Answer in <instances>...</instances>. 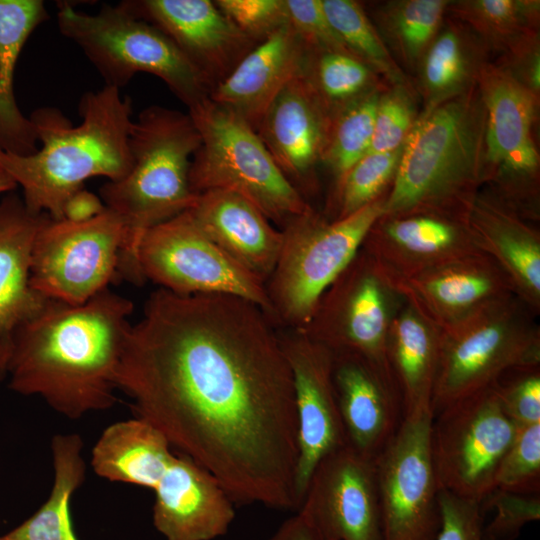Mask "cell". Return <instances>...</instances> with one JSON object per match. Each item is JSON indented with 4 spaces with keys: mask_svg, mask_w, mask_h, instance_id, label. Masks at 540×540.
Here are the masks:
<instances>
[{
    "mask_svg": "<svg viewBox=\"0 0 540 540\" xmlns=\"http://www.w3.org/2000/svg\"><path fill=\"white\" fill-rule=\"evenodd\" d=\"M494 386L505 413L518 427L540 423L539 367L508 371Z\"/></svg>",
    "mask_w": 540,
    "mask_h": 540,
    "instance_id": "b9f144b4",
    "label": "cell"
},
{
    "mask_svg": "<svg viewBox=\"0 0 540 540\" xmlns=\"http://www.w3.org/2000/svg\"><path fill=\"white\" fill-rule=\"evenodd\" d=\"M439 352L440 330L402 299L389 331L388 358L404 416L431 410Z\"/></svg>",
    "mask_w": 540,
    "mask_h": 540,
    "instance_id": "f546056e",
    "label": "cell"
},
{
    "mask_svg": "<svg viewBox=\"0 0 540 540\" xmlns=\"http://www.w3.org/2000/svg\"><path fill=\"white\" fill-rule=\"evenodd\" d=\"M48 216L30 212L16 194L0 200V381L7 379L17 330L49 300L30 283L33 242Z\"/></svg>",
    "mask_w": 540,
    "mask_h": 540,
    "instance_id": "d4e9b609",
    "label": "cell"
},
{
    "mask_svg": "<svg viewBox=\"0 0 540 540\" xmlns=\"http://www.w3.org/2000/svg\"><path fill=\"white\" fill-rule=\"evenodd\" d=\"M79 113L82 121L73 126L58 109L39 108L29 118L41 147L28 156L0 149V167L22 188L34 214L61 220L65 201L88 179L117 181L131 169V99L104 85L83 95Z\"/></svg>",
    "mask_w": 540,
    "mask_h": 540,
    "instance_id": "3957f363",
    "label": "cell"
},
{
    "mask_svg": "<svg viewBox=\"0 0 540 540\" xmlns=\"http://www.w3.org/2000/svg\"><path fill=\"white\" fill-rule=\"evenodd\" d=\"M188 114L201 138L189 173L196 195L211 190L235 192L281 228L313 209L245 120L210 97L188 108Z\"/></svg>",
    "mask_w": 540,
    "mask_h": 540,
    "instance_id": "52a82bcc",
    "label": "cell"
},
{
    "mask_svg": "<svg viewBox=\"0 0 540 540\" xmlns=\"http://www.w3.org/2000/svg\"><path fill=\"white\" fill-rule=\"evenodd\" d=\"M480 506L483 514L488 509L495 510L492 521L485 525L491 540H514L523 526L540 519L539 495L494 489Z\"/></svg>",
    "mask_w": 540,
    "mask_h": 540,
    "instance_id": "60d3db41",
    "label": "cell"
},
{
    "mask_svg": "<svg viewBox=\"0 0 540 540\" xmlns=\"http://www.w3.org/2000/svg\"><path fill=\"white\" fill-rule=\"evenodd\" d=\"M467 210V209H466ZM387 277H406L481 251L466 222V211L382 216L361 246Z\"/></svg>",
    "mask_w": 540,
    "mask_h": 540,
    "instance_id": "ffe728a7",
    "label": "cell"
},
{
    "mask_svg": "<svg viewBox=\"0 0 540 540\" xmlns=\"http://www.w3.org/2000/svg\"><path fill=\"white\" fill-rule=\"evenodd\" d=\"M285 5L288 24L310 51L349 53L330 25L322 0H285Z\"/></svg>",
    "mask_w": 540,
    "mask_h": 540,
    "instance_id": "ee69618b",
    "label": "cell"
},
{
    "mask_svg": "<svg viewBox=\"0 0 540 540\" xmlns=\"http://www.w3.org/2000/svg\"><path fill=\"white\" fill-rule=\"evenodd\" d=\"M401 302L375 260L360 248L301 330L332 353L356 354L395 380L388 338Z\"/></svg>",
    "mask_w": 540,
    "mask_h": 540,
    "instance_id": "5bb4252c",
    "label": "cell"
},
{
    "mask_svg": "<svg viewBox=\"0 0 540 540\" xmlns=\"http://www.w3.org/2000/svg\"><path fill=\"white\" fill-rule=\"evenodd\" d=\"M47 19L41 0H0V149L20 156L35 153L39 140L16 103L15 69L31 33Z\"/></svg>",
    "mask_w": 540,
    "mask_h": 540,
    "instance_id": "83f0119b",
    "label": "cell"
},
{
    "mask_svg": "<svg viewBox=\"0 0 540 540\" xmlns=\"http://www.w3.org/2000/svg\"><path fill=\"white\" fill-rule=\"evenodd\" d=\"M536 316L512 295L440 330L433 414L491 386L508 371L540 367Z\"/></svg>",
    "mask_w": 540,
    "mask_h": 540,
    "instance_id": "9c48e42d",
    "label": "cell"
},
{
    "mask_svg": "<svg viewBox=\"0 0 540 540\" xmlns=\"http://www.w3.org/2000/svg\"><path fill=\"white\" fill-rule=\"evenodd\" d=\"M126 237L123 221L107 208L80 223L48 216L32 246L31 286L48 299L87 302L115 277Z\"/></svg>",
    "mask_w": 540,
    "mask_h": 540,
    "instance_id": "7c38bea8",
    "label": "cell"
},
{
    "mask_svg": "<svg viewBox=\"0 0 540 540\" xmlns=\"http://www.w3.org/2000/svg\"><path fill=\"white\" fill-rule=\"evenodd\" d=\"M495 489L539 495L540 423L518 427L512 444L499 464Z\"/></svg>",
    "mask_w": 540,
    "mask_h": 540,
    "instance_id": "f35d334b",
    "label": "cell"
},
{
    "mask_svg": "<svg viewBox=\"0 0 540 540\" xmlns=\"http://www.w3.org/2000/svg\"><path fill=\"white\" fill-rule=\"evenodd\" d=\"M401 150L367 153L359 159L336 183L337 212L331 220L349 216L381 197L393 182Z\"/></svg>",
    "mask_w": 540,
    "mask_h": 540,
    "instance_id": "74e56055",
    "label": "cell"
},
{
    "mask_svg": "<svg viewBox=\"0 0 540 540\" xmlns=\"http://www.w3.org/2000/svg\"><path fill=\"white\" fill-rule=\"evenodd\" d=\"M133 309L108 288L78 305L49 299L15 334L9 388L69 419L111 408Z\"/></svg>",
    "mask_w": 540,
    "mask_h": 540,
    "instance_id": "7a4b0ae2",
    "label": "cell"
},
{
    "mask_svg": "<svg viewBox=\"0 0 540 540\" xmlns=\"http://www.w3.org/2000/svg\"><path fill=\"white\" fill-rule=\"evenodd\" d=\"M83 441L75 433L57 434L51 440L54 479L40 508L0 540H78L72 527L70 501L85 480Z\"/></svg>",
    "mask_w": 540,
    "mask_h": 540,
    "instance_id": "1f68e13d",
    "label": "cell"
},
{
    "mask_svg": "<svg viewBox=\"0 0 540 540\" xmlns=\"http://www.w3.org/2000/svg\"><path fill=\"white\" fill-rule=\"evenodd\" d=\"M417 117L413 100L405 85H395L391 90L381 93L368 153H386L400 149Z\"/></svg>",
    "mask_w": 540,
    "mask_h": 540,
    "instance_id": "ab89813d",
    "label": "cell"
},
{
    "mask_svg": "<svg viewBox=\"0 0 540 540\" xmlns=\"http://www.w3.org/2000/svg\"><path fill=\"white\" fill-rule=\"evenodd\" d=\"M385 278L401 299L439 330L516 295L505 272L482 251L410 276Z\"/></svg>",
    "mask_w": 540,
    "mask_h": 540,
    "instance_id": "d6986e66",
    "label": "cell"
},
{
    "mask_svg": "<svg viewBox=\"0 0 540 540\" xmlns=\"http://www.w3.org/2000/svg\"><path fill=\"white\" fill-rule=\"evenodd\" d=\"M332 382L347 445L375 460L404 416L396 381L356 354L333 353Z\"/></svg>",
    "mask_w": 540,
    "mask_h": 540,
    "instance_id": "7402d4cb",
    "label": "cell"
},
{
    "mask_svg": "<svg viewBox=\"0 0 540 540\" xmlns=\"http://www.w3.org/2000/svg\"><path fill=\"white\" fill-rule=\"evenodd\" d=\"M124 9L167 35L213 88L259 42L210 0H124Z\"/></svg>",
    "mask_w": 540,
    "mask_h": 540,
    "instance_id": "ac0fdd59",
    "label": "cell"
},
{
    "mask_svg": "<svg viewBox=\"0 0 540 540\" xmlns=\"http://www.w3.org/2000/svg\"><path fill=\"white\" fill-rule=\"evenodd\" d=\"M486 48L459 24L440 29L420 60L424 110L459 96L477 84Z\"/></svg>",
    "mask_w": 540,
    "mask_h": 540,
    "instance_id": "4dcf8cb0",
    "label": "cell"
},
{
    "mask_svg": "<svg viewBox=\"0 0 540 540\" xmlns=\"http://www.w3.org/2000/svg\"><path fill=\"white\" fill-rule=\"evenodd\" d=\"M106 210L100 196L86 190L84 187L75 191L65 201L62 209V219L80 223L89 221Z\"/></svg>",
    "mask_w": 540,
    "mask_h": 540,
    "instance_id": "7dc6e473",
    "label": "cell"
},
{
    "mask_svg": "<svg viewBox=\"0 0 540 540\" xmlns=\"http://www.w3.org/2000/svg\"><path fill=\"white\" fill-rule=\"evenodd\" d=\"M221 12L245 35L261 42L288 23L285 0H216Z\"/></svg>",
    "mask_w": 540,
    "mask_h": 540,
    "instance_id": "7bdbcfd3",
    "label": "cell"
},
{
    "mask_svg": "<svg viewBox=\"0 0 540 540\" xmlns=\"http://www.w3.org/2000/svg\"><path fill=\"white\" fill-rule=\"evenodd\" d=\"M539 7V1L530 0L450 1L448 6L486 50L503 54L536 33Z\"/></svg>",
    "mask_w": 540,
    "mask_h": 540,
    "instance_id": "d6a6232c",
    "label": "cell"
},
{
    "mask_svg": "<svg viewBox=\"0 0 540 540\" xmlns=\"http://www.w3.org/2000/svg\"><path fill=\"white\" fill-rule=\"evenodd\" d=\"M309 53L287 23L256 44L209 97L257 131L277 95L304 72Z\"/></svg>",
    "mask_w": 540,
    "mask_h": 540,
    "instance_id": "cb8c5ba5",
    "label": "cell"
},
{
    "mask_svg": "<svg viewBox=\"0 0 540 540\" xmlns=\"http://www.w3.org/2000/svg\"><path fill=\"white\" fill-rule=\"evenodd\" d=\"M63 36L77 44L105 81L120 89L139 72L159 77L188 108L209 97L212 86L174 42L120 4L96 14L58 4Z\"/></svg>",
    "mask_w": 540,
    "mask_h": 540,
    "instance_id": "ba28073f",
    "label": "cell"
},
{
    "mask_svg": "<svg viewBox=\"0 0 540 540\" xmlns=\"http://www.w3.org/2000/svg\"><path fill=\"white\" fill-rule=\"evenodd\" d=\"M200 143L188 113L158 105L146 107L130 128V171L100 188L106 208L120 217L127 231L118 271L136 284L145 282L137 262L144 234L188 211L197 200L189 173Z\"/></svg>",
    "mask_w": 540,
    "mask_h": 540,
    "instance_id": "5b68a950",
    "label": "cell"
},
{
    "mask_svg": "<svg viewBox=\"0 0 540 540\" xmlns=\"http://www.w3.org/2000/svg\"><path fill=\"white\" fill-rule=\"evenodd\" d=\"M16 187L15 181L0 167V194L10 193Z\"/></svg>",
    "mask_w": 540,
    "mask_h": 540,
    "instance_id": "681fc988",
    "label": "cell"
},
{
    "mask_svg": "<svg viewBox=\"0 0 540 540\" xmlns=\"http://www.w3.org/2000/svg\"><path fill=\"white\" fill-rule=\"evenodd\" d=\"M386 196L341 219L314 209L281 228L282 245L265 283L271 321L277 328L304 329L324 292L359 252L384 214Z\"/></svg>",
    "mask_w": 540,
    "mask_h": 540,
    "instance_id": "8992f818",
    "label": "cell"
},
{
    "mask_svg": "<svg viewBox=\"0 0 540 540\" xmlns=\"http://www.w3.org/2000/svg\"><path fill=\"white\" fill-rule=\"evenodd\" d=\"M115 383L136 417L209 471L233 502L299 509L292 374L260 307L158 288L129 329Z\"/></svg>",
    "mask_w": 540,
    "mask_h": 540,
    "instance_id": "6da1fadb",
    "label": "cell"
},
{
    "mask_svg": "<svg viewBox=\"0 0 540 540\" xmlns=\"http://www.w3.org/2000/svg\"><path fill=\"white\" fill-rule=\"evenodd\" d=\"M137 262L143 279L159 288L179 295L239 297L260 307L271 320L265 283L214 243L189 211L149 229Z\"/></svg>",
    "mask_w": 540,
    "mask_h": 540,
    "instance_id": "4fadbf2b",
    "label": "cell"
},
{
    "mask_svg": "<svg viewBox=\"0 0 540 540\" xmlns=\"http://www.w3.org/2000/svg\"><path fill=\"white\" fill-rule=\"evenodd\" d=\"M153 524L166 540H213L234 520L233 500L205 468L178 453L153 490Z\"/></svg>",
    "mask_w": 540,
    "mask_h": 540,
    "instance_id": "603a6c76",
    "label": "cell"
},
{
    "mask_svg": "<svg viewBox=\"0 0 540 540\" xmlns=\"http://www.w3.org/2000/svg\"><path fill=\"white\" fill-rule=\"evenodd\" d=\"M267 540H320L307 517L301 512L286 520Z\"/></svg>",
    "mask_w": 540,
    "mask_h": 540,
    "instance_id": "c3c4849f",
    "label": "cell"
},
{
    "mask_svg": "<svg viewBox=\"0 0 540 540\" xmlns=\"http://www.w3.org/2000/svg\"><path fill=\"white\" fill-rule=\"evenodd\" d=\"M288 361L297 417L295 490L299 508L319 462L346 445L333 382V353L301 329L277 328Z\"/></svg>",
    "mask_w": 540,
    "mask_h": 540,
    "instance_id": "2e32d148",
    "label": "cell"
},
{
    "mask_svg": "<svg viewBox=\"0 0 540 540\" xmlns=\"http://www.w3.org/2000/svg\"><path fill=\"white\" fill-rule=\"evenodd\" d=\"M433 412L403 416L375 459L382 540H436L441 527L440 488L431 456Z\"/></svg>",
    "mask_w": 540,
    "mask_h": 540,
    "instance_id": "9a60e30c",
    "label": "cell"
},
{
    "mask_svg": "<svg viewBox=\"0 0 540 540\" xmlns=\"http://www.w3.org/2000/svg\"><path fill=\"white\" fill-rule=\"evenodd\" d=\"M485 110L483 182L527 219H535L539 154L533 137L538 95L504 67L486 62L477 79Z\"/></svg>",
    "mask_w": 540,
    "mask_h": 540,
    "instance_id": "30bf717a",
    "label": "cell"
},
{
    "mask_svg": "<svg viewBox=\"0 0 540 540\" xmlns=\"http://www.w3.org/2000/svg\"><path fill=\"white\" fill-rule=\"evenodd\" d=\"M304 75L331 117L377 87L371 68L340 51H310Z\"/></svg>",
    "mask_w": 540,
    "mask_h": 540,
    "instance_id": "836d02e7",
    "label": "cell"
},
{
    "mask_svg": "<svg viewBox=\"0 0 540 540\" xmlns=\"http://www.w3.org/2000/svg\"><path fill=\"white\" fill-rule=\"evenodd\" d=\"M380 94L376 87L331 117L322 163L332 171L336 183L370 149Z\"/></svg>",
    "mask_w": 540,
    "mask_h": 540,
    "instance_id": "d590c367",
    "label": "cell"
},
{
    "mask_svg": "<svg viewBox=\"0 0 540 540\" xmlns=\"http://www.w3.org/2000/svg\"><path fill=\"white\" fill-rule=\"evenodd\" d=\"M441 527L436 540H491L480 503L440 490Z\"/></svg>",
    "mask_w": 540,
    "mask_h": 540,
    "instance_id": "f6af8a7d",
    "label": "cell"
},
{
    "mask_svg": "<svg viewBox=\"0 0 540 540\" xmlns=\"http://www.w3.org/2000/svg\"><path fill=\"white\" fill-rule=\"evenodd\" d=\"M485 110L477 84L417 117L383 216L465 212L483 183Z\"/></svg>",
    "mask_w": 540,
    "mask_h": 540,
    "instance_id": "277c9868",
    "label": "cell"
},
{
    "mask_svg": "<svg viewBox=\"0 0 540 540\" xmlns=\"http://www.w3.org/2000/svg\"><path fill=\"white\" fill-rule=\"evenodd\" d=\"M506 63L499 64L536 95L540 88V53L538 35L533 33L505 53Z\"/></svg>",
    "mask_w": 540,
    "mask_h": 540,
    "instance_id": "bcb514c9",
    "label": "cell"
},
{
    "mask_svg": "<svg viewBox=\"0 0 540 540\" xmlns=\"http://www.w3.org/2000/svg\"><path fill=\"white\" fill-rule=\"evenodd\" d=\"M466 222L477 248L508 276L515 294L540 312V234L528 219L492 192L478 190Z\"/></svg>",
    "mask_w": 540,
    "mask_h": 540,
    "instance_id": "484cf974",
    "label": "cell"
},
{
    "mask_svg": "<svg viewBox=\"0 0 540 540\" xmlns=\"http://www.w3.org/2000/svg\"><path fill=\"white\" fill-rule=\"evenodd\" d=\"M517 430L494 384L433 414L430 448L440 490L481 503L495 489Z\"/></svg>",
    "mask_w": 540,
    "mask_h": 540,
    "instance_id": "8fae6325",
    "label": "cell"
},
{
    "mask_svg": "<svg viewBox=\"0 0 540 540\" xmlns=\"http://www.w3.org/2000/svg\"><path fill=\"white\" fill-rule=\"evenodd\" d=\"M449 4L447 0L392 1L378 11L377 21L404 61L420 63L440 30Z\"/></svg>",
    "mask_w": 540,
    "mask_h": 540,
    "instance_id": "e575fe53",
    "label": "cell"
},
{
    "mask_svg": "<svg viewBox=\"0 0 540 540\" xmlns=\"http://www.w3.org/2000/svg\"><path fill=\"white\" fill-rule=\"evenodd\" d=\"M171 447L158 429L135 417L102 432L92 449L91 466L106 480L154 490L174 457Z\"/></svg>",
    "mask_w": 540,
    "mask_h": 540,
    "instance_id": "f1b7e54d",
    "label": "cell"
},
{
    "mask_svg": "<svg viewBox=\"0 0 540 540\" xmlns=\"http://www.w3.org/2000/svg\"><path fill=\"white\" fill-rule=\"evenodd\" d=\"M331 116L304 72L277 95L257 129L278 167L306 199L327 143Z\"/></svg>",
    "mask_w": 540,
    "mask_h": 540,
    "instance_id": "44dd1931",
    "label": "cell"
},
{
    "mask_svg": "<svg viewBox=\"0 0 540 540\" xmlns=\"http://www.w3.org/2000/svg\"><path fill=\"white\" fill-rule=\"evenodd\" d=\"M188 211L214 243L266 283L280 254L282 232L254 204L232 191L211 190L199 194Z\"/></svg>",
    "mask_w": 540,
    "mask_h": 540,
    "instance_id": "4316f807",
    "label": "cell"
},
{
    "mask_svg": "<svg viewBox=\"0 0 540 540\" xmlns=\"http://www.w3.org/2000/svg\"><path fill=\"white\" fill-rule=\"evenodd\" d=\"M327 19L341 42L357 59L395 85L404 75L361 5L353 0H322Z\"/></svg>",
    "mask_w": 540,
    "mask_h": 540,
    "instance_id": "8d00e7d4",
    "label": "cell"
},
{
    "mask_svg": "<svg viewBox=\"0 0 540 540\" xmlns=\"http://www.w3.org/2000/svg\"><path fill=\"white\" fill-rule=\"evenodd\" d=\"M298 510L320 540H382L375 460L347 444L328 454L316 466Z\"/></svg>",
    "mask_w": 540,
    "mask_h": 540,
    "instance_id": "e0dca14e",
    "label": "cell"
}]
</instances>
